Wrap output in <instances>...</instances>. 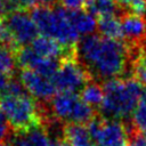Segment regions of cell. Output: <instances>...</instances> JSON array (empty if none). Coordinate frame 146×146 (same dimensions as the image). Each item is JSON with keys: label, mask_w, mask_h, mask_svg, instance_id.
Segmentation results:
<instances>
[{"label": "cell", "mask_w": 146, "mask_h": 146, "mask_svg": "<svg viewBox=\"0 0 146 146\" xmlns=\"http://www.w3.org/2000/svg\"><path fill=\"white\" fill-rule=\"evenodd\" d=\"M75 58L95 81L104 83L112 79L132 78L135 57L124 41L99 34L86 35L75 46Z\"/></svg>", "instance_id": "6da1fadb"}, {"label": "cell", "mask_w": 146, "mask_h": 146, "mask_svg": "<svg viewBox=\"0 0 146 146\" xmlns=\"http://www.w3.org/2000/svg\"><path fill=\"white\" fill-rule=\"evenodd\" d=\"M104 100L99 114L105 119L131 122L137 104L145 92L144 86L135 78L112 79L103 83Z\"/></svg>", "instance_id": "7a4b0ae2"}, {"label": "cell", "mask_w": 146, "mask_h": 146, "mask_svg": "<svg viewBox=\"0 0 146 146\" xmlns=\"http://www.w3.org/2000/svg\"><path fill=\"white\" fill-rule=\"evenodd\" d=\"M0 110L8 119L15 132L43 125L48 115V103H40L29 92L23 95H2Z\"/></svg>", "instance_id": "3957f363"}, {"label": "cell", "mask_w": 146, "mask_h": 146, "mask_svg": "<svg viewBox=\"0 0 146 146\" xmlns=\"http://www.w3.org/2000/svg\"><path fill=\"white\" fill-rule=\"evenodd\" d=\"M31 16L39 32L52 38L66 48H75L79 32L68 18V10L60 5L52 7L38 6L31 9Z\"/></svg>", "instance_id": "277c9868"}, {"label": "cell", "mask_w": 146, "mask_h": 146, "mask_svg": "<svg viewBox=\"0 0 146 146\" xmlns=\"http://www.w3.org/2000/svg\"><path fill=\"white\" fill-rule=\"evenodd\" d=\"M87 129L97 146H128L129 130L127 123L105 119L99 113L87 124Z\"/></svg>", "instance_id": "5b68a950"}, {"label": "cell", "mask_w": 146, "mask_h": 146, "mask_svg": "<svg viewBox=\"0 0 146 146\" xmlns=\"http://www.w3.org/2000/svg\"><path fill=\"white\" fill-rule=\"evenodd\" d=\"M94 79L89 72L76 60L75 56H68L60 60L57 72L51 78V81L59 92L81 91L83 87Z\"/></svg>", "instance_id": "8992f818"}, {"label": "cell", "mask_w": 146, "mask_h": 146, "mask_svg": "<svg viewBox=\"0 0 146 146\" xmlns=\"http://www.w3.org/2000/svg\"><path fill=\"white\" fill-rule=\"evenodd\" d=\"M18 48L31 44L38 36V27L26 10H15L5 16Z\"/></svg>", "instance_id": "52a82bcc"}, {"label": "cell", "mask_w": 146, "mask_h": 146, "mask_svg": "<svg viewBox=\"0 0 146 146\" xmlns=\"http://www.w3.org/2000/svg\"><path fill=\"white\" fill-rule=\"evenodd\" d=\"M16 58L17 64L21 65L22 68L33 70L36 73L49 79H51L57 72L62 60L57 58L41 57L29 46L21 47L16 52Z\"/></svg>", "instance_id": "ba28073f"}, {"label": "cell", "mask_w": 146, "mask_h": 146, "mask_svg": "<svg viewBox=\"0 0 146 146\" xmlns=\"http://www.w3.org/2000/svg\"><path fill=\"white\" fill-rule=\"evenodd\" d=\"M18 78L26 91L40 103H49L54 98L56 88L51 79L29 68H22Z\"/></svg>", "instance_id": "9c48e42d"}, {"label": "cell", "mask_w": 146, "mask_h": 146, "mask_svg": "<svg viewBox=\"0 0 146 146\" xmlns=\"http://www.w3.org/2000/svg\"><path fill=\"white\" fill-rule=\"evenodd\" d=\"M123 41L136 51L141 52L146 43V18L132 13H124L121 17Z\"/></svg>", "instance_id": "30bf717a"}, {"label": "cell", "mask_w": 146, "mask_h": 146, "mask_svg": "<svg viewBox=\"0 0 146 146\" xmlns=\"http://www.w3.org/2000/svg\"><path fill=\"white\" fill-rule=\"evenodd\" d=\"M31 48L41 57L46 58H57L63 59L68 56H75V48L70 49L64 47L57 40L41 35L36 36L31 43Z\"/></svg>", "instance_id": "8fae6325"}, {"label": "cell", "mask_w": 146, "mask_h": 146, "mask_svg": "<svg viewBox=\"0 0 146 146\" xmlns=\"http://www.w3.org/2000/svg\"><path fill=\"white\" fill-rule=\"evenodd\" d=\"M80 99V96L75 92H59L48 103L50 115L60 121L68 123L73 110Z\"/></svg>", "instance_id": "7c38bea8"}, {"label": "cell", "mask_w": 146, "mask_h": 146, "mask_svg": "<svg viewBox=\"0 0 146 146\" xmlns=\"http://www.w3.org/2000/svg\"><path fill=\"white\" fill-rule=\"evenodd\" d=\"M9 146H50V136L43 125L15 132Z\"/></svg>", "instance_id": "4fadbf2b"}, {"label": "cell", "mask_w": 146, "mask_h": 146, "mask_svg": "<svg viewBox=\"0 0 146 146\" xmlns=\"http://www.w3.org/2000/svg\"><path fill=\"white\" fill-rule=\"evenodd\" d=\"M64 138L70 146H97L92 140L88 129L82 124L65 123Z\"/></svg>", "instance_id": "5bb4252c"}, {"label": "cell", "mask_w": 146, "mask_h": 146, "mask_svg": "<svg viewBox=\"0 0 146 146\" xmlns=\"http://www.w3.org/2000/svg\"><path fill=\"white\" fill-rule=\"evenodd\" d=\"M68 18L75 30L79 32V34H82L84 36L94 34L97 29V22L95 19V16L89 14L87 10H68Z\"/></svg>", "instance_id": "9a60e30c"}, {"label": "cell", "mask_w": 146, "mask_h": 146, "mask_svg": "<svg viewBox=\"0 0 146 146\" xmlns=\"http://www.w3.org/2000/svg\"><path fill=\"white\" fill-rule=\"evenodd\" d=\"M86 10L92 16H117L121 17L124 13L117 6L115 0H87Z\"/></svg>", "instance_id": "2e32d148"}, {"label": "cell", "mask_w": 146, "mask_h": 146, "mask_svg": "<svg viewBox=\"0 0 146 146\" xmlns=\"http://www.w3.org/2000/svg\"><path fill=\"white\" fill-rule=\"evenodd\" d=\"M97 29L104 38L123 41V31H122L121 19L117 16L98 17Z\"/></svg>", "instance_id": "e0dca14e"}, {"label": "cell", "mask_w": 146, "mask_h": 146, "mask_svg": "<svg viewBox=\"0 0 146 146\" xmlns=\"http://www.w3.org/2000/svg\"><path fill=\"white\" fill-rule=\"evenodd\" d=\"M80 97L84 103L99 111V107L104 100V87L100 82L95 80L88 82L80 91Z\"/></svg>", "instance_id": "ac0fdd59"}, {"label": "cell", "mask_w": 146, "mask_h": 146, "mask_svg": "<svg viewBox=\"0 0 146 146\" xmlns=\"http://www.w3.org/2000/svg\"><path fill=\"white\" fill-rule=\"evenodd\" d=\"M16 50L0 43V73L13 75L16 65H17V58H16Z\"/></svg>", "instance_id": "d6986e66"}, {"label": "cell", "mask_w": 146, "mask_h": 146, "mask_svg": "<svg viewBox=\"0 0 146 146\" xmlns=\"http://www.w3.org/2000/svg\"><path fill=\"white\" fill-rule=\"evenodd\" d=\"M131 122L138 131L144 133L146 132V90L137 104V107L132 114Z\"/></svg>", "instance_id": "ffe728a7"}, {"label": "cell", "mask_w": 146, "mask_h": 146, "mask_svg": "<svg viewBox=\"0 0 146 146\" xmlns=\"http://www.w3.org/2000/svg\"><path fill=\"white\" fill-rule=\"evenodd\" d=\"M0 43L6 44V46L15 49L16 51L19 49L17 47L16 42H15V39L13 36V33H11V31H10V29H9L6 19H5V17L0 19Z\"/></svg>", "instance_id": "44dd1931"}, {"label": "cell", "mask_w": 146, "mask_h": 146, "mask_svg": "<svg viewBox=\"0 0 146 146\" xmlns=\"http://www.w3.org/2000/svg\"><path fill=\"white\" fill-rule=\"evenodd\" d=\"M15 131L11 128L8 119L0 110V144H9Z\"/></svg>", "instance_id": "7402d4cb"}, {"label": "cell", "mask_w": 146, "mask_h": 146, "mask_svg": "<svg viewBox=\"0 0 146 146\" xmlns=\"http://www.w3.org/2000/svg\"><path fill=\"white\" fill-rule=\"evenodd\" d=\"M128 146H146V135L133 128L129 132V144Z\"/></svg>", "instance_id": "603a6c76"}, {"label": "cell", "mask_w": 146, "mask_h": 146, "mask_svg": "<svg viewBox=\"0 0 146 146\" xmlns=\"http://www.w3.org/2000/svg\"><path fill=\"white\" fill-rule=\"evenodd\" d=\"M60 6L68 10H80L81 8L86 7L87 0H58Z\"/></svg>", "instance_id": "cb8c5ba5"}, {"label": "cell", "mask_w": 146, "mask_h": 146, "mask_svg": "<svg viewBox=\"0 0 146 146\" xmlns=\"http://www.w3.org/2000/svg\"><path fill=\"white\" fill-rule=\"evenodd\" d=\"M11 78H13V75L0 73V95L5 94V91L7 90V88L9 86V82H10Z\"/></svg>", "instance_id": "d4e9b609"}, {"label": "cell", "mask_w": 146, "mask_h": 146, "mask_svg": "<svg viewBox=\"0 0 146 146\" xmlns=\"http://www.w3.org/2000/svg\"><path fill=\"white\" fill-rule=\"evenodd\" d=\"M18 7V9L22 10H29L34 8V5L36 3V0H14Z\"/></svg>", "instance_id": "484cf974"}, {"label": "cell", "mask_w": 146, "mask_h": 146, "mask_svg": "<svg viewBox=\"0 0 146 146\" xmlns=\"http://www.w3.org/2000/svg\"><path fill=\"white\" fill-rule=\"evenodd\" d=\"M131 1L132 0H115V2L123 10V13H128V9H129V6H130Z\"/></svg>", "instance_id": "4316f807"}, {"label": "cell", "mask_w": 146, "mask_h": 146, "mask_svg": "<svg viewBox=\"0 0 146 146\" xmlns=\"http://www.w3.org/2000/svg\"><path fill=\"white\" fill-rule=\"evenodd\" d=\"M58 0H36L39 2V6H46V7H52L56 5Z\"/></svg>", "instance_id": "83f0119b"}, {"label": "cell", "mask_w": 146, "mask_h": 146, "mask_svg": "<svg viewBox=\"0 0 146 146\" xmlns=\"http://www.w3.org/2000/svg\"><path fill=\"white\" fill-rule=\"evenodd\" d=\"M7 15L6 11V0H0V19Z\"/></svg>", "instance_id": "f1b7e54d"}, {"label": "cell", "mask_w": 146, "mask_h": 146, "mask_svg": "<svg viewBox=\"0 0 146 146\" xmlns=\"http://www.w3.org/2000/svg\"><path fill=\"white\" fill-rule=\"evenodd\" d=\"M141 52H146V43L144 44V47H143V51Z\"/></svg>", "instance_id": "f546056e"}, {"label": "cell", "mask_w": 146, "mask_h": 146, "mask_svg": "<svg viewBox=\"0 0 146 146\" xmlns=\"http://www.w3.org/2000/svg\"><path fill=\"white\" fill-rule=\"evenodd\" d=\"M0 146H9V144H0Z\"/></svg>", "instance_id": "4dcf8cb0"}]
</instances>
